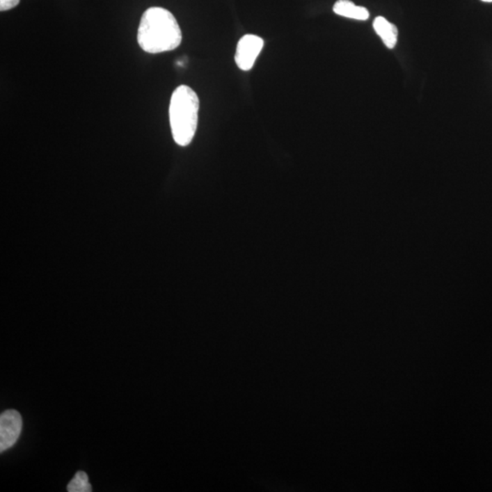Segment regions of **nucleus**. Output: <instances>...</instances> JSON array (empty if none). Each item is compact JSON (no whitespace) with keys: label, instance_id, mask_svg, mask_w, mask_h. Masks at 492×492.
Here are the masks:
<instances>
[{"label":"nucleus","instance_id":"1","mask_svg":"<svg viewBox=\"0 0 492 492\" xmlns=\"http://www.w3.org/2000/svg\"><path fill=\"white\" fill-rule=\"evenodd\" d=\"M182 40L181 28L169 10L152 7L141 16L137 40L143 51L150 54L172 51Z\"/></svg>","mask_w":492,"mask_h":492},{"label":"nucleus","instance_id":"2","mask_svg":"<svg viewBox=\"0 0 492 492\" xmlns=\"http://www.w3.org/2000/svg\"><path fill=\"white\" fill-rule=\"evenodd\" d=\"M200 101L196 91L187 85L176 88L170 97L169 117L173 139L180 146L193 141L198 126Z\"/></svg>","mask_w":492,"mask_h":492},{"label":"nucleus","instance_id":"3","mask_svg":"<svg viewBox=\"0 0 492 492\" xmlns=\"http://www.w3.org/2000/svg\"><path fill=\"white\" fill-rule=\"evenodd\" d=\"M263 48V38L256 35H244L237 44L235 63L241 70H251Z\"/></svg>","mask_w":492,"mask_h":492},{"label":"nucleus","instance_id":"4","mask_svg":"<svg viewBox=\"0 0 492 492\" xmlns=\"http://www.w3.org/2000/svg\"><path fill=\"white\" fill-rule=\"evenodd\" d=\"M22 430V418L15 409H8L0 416V452L13 447Z\"/></svg>","mask_w":492,"mask_h":492},{"label":"nucleus","instance_id":"5","mask_svg":"<svg viewBox=\"0 0 492 492\" xmlns=\"http://www.w3.org/2000/svg\"><path fill=\"white\" fill-rule=\"evenodd\" d=\"M373 26L376 34L381 38L385 45L388 49L395 48L397 41V34H399L397 26L392 24L383 17H376L375 20H374Z\"/></svg>","mask_w":492,"mask_h":492},{"label":"nucleus","instance_id":"6","mask_svg":"<svg viewBox=\"0 0 492 492\" xmlns=\"http://www.w3.org/2000/svg\"><path fill=\"white\" fill-rule=\"evenodd\" d=\"M333 10L338 16L349 19L367 20L370 17V13L366 8L356 6L350 0H338L335 3Z\"/></svg>","mask_w":492,"mask_h":492},{"label":"nucleus","instance_id":"7","mask_svg":"<svg viewBox=\"0 0 492 492\" xmlns=\"http://www.w3.org/2000/svg\"><path fill=\"white\" fill-rule=\"evenodd\" d=\"M67 490L69 492H90L93 491V487L88 482L87 474L84 471H79L68 484Z\"/></svg>","mask_w":492,"mask_h":492},{"label":"nucleus","instance_id":"8","mask_svg":"<svg viewBox=\"0 0 492 492\" xmlns=\"http://www.w3.org/2000/svg\"><path fill=\"white\" fill-rule=\"evenodd\" d=\"M20 0H0V11H7L17 7Z\"/></svg>","mask_w":492,"mask_h":492},{"label":"nucleus","instance_id":"9","mask_svg":"<svg viewBox=\"0 0 492 492\" xmlns=\"http://www.w3.org/2000/svg\"><path fill=\"white\" fill-rule=\"evenodd\" d=\"M482 1H484V2H492V0H482Z\"/></svg>","mask_w":492,"mask_h":492}]
</instances>
